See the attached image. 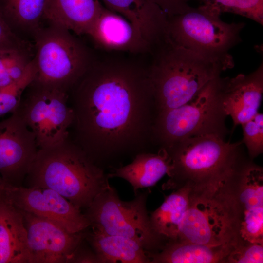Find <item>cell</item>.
<instances>
[{
	"label": "cell",
	"mask_w": 263,
	"mask_h": 263,
	"mask_svg": "<svg viewBox=\"0 0 263 263\" xmlns=\"http://www.w3.org/2000/svg\"><path fill=\"white\" fill-rule=\"evenodd\" d=\"M228 263H263V244H237L230 254Z\"/></svg>",
	"instance_id": "29"
},
{
	"label": "cell",
	"mask_w": 263,
	"mask_h": 263,
	"mask_svg": "<svg viewBox=\"0 0 263 263\" xmlns=\"http://www.w3.org/2000/svg\"><path fill=\"white\" fill-rule=\"evenodd\" d=\"M85 239L100 263H150L147 252L135 241L123 236L105 234L92 229Z\"/></svg>",
	"instance_id": "22"
},
{
	"label": "cell",
	"mask_w": 263,
	"mask_h": 263,
	"mask_svg": "<svg viewBox=\"0 0 263 263\" xmlns=\"http://www.w3.org/2000/svg\"><path fill=\"white\" fill-rule=\"evenodd\" d=\"M176 240L209 245L236 242L225 192L213 196L191 194Z\"/></svg>",
	"instance_id": "11"
},
{
	"label": "cell",
	"mask_w": 263,
	"mask_h": 263,
	"mask_svg": "<svg viewBox=\"0 0 263 263\" xmlns=\"http://www.w3.org/2000/svg\"><path fill=\"white\" fill-rule=\"evenodd\" d=\"M152 55L149 66L156 114L188 102L210 81L234 65L232 56L210 57L169 40Z\"/></svg>",
	"instance_id": "4"
},
{
	"label": "cell",
	"mask_w": 263,
	"mask_h": 263,
	"mask_svg": "<svg viewBox=\"0 0 263 263\" xmlns=\"http://www.w3.org/2000/svg\"><path fill=\"white\" fill-rule=\"evenodd\" d=\"M239 141L231 143L214 134L188 137L165 148L170 159L164 189L189 187L191 193L213 196L228 188L248 163Z\"/></svg>",
	"instance_id": "2"
},
{
	"label": "cell",
	"mask_w": 263,
	"mask_h": 263,
	"mask_svg": "<svg viewBox=\"0 0 263 263\" xmlns=\"http://www.w3.org/2000/svg\"><path fill=\"white\" fill-rule=\"evenodd\" d=\"M213 12L220 15L231 13L263 25V0H198Z\"/></svg>",
	"instance_id": "25"
},
{
	"label": "cell",
	"mask_w": 263,
	"mask_h": 263,
	"mask_svg": "<svg viewBox=\"0 0 263 263\" xmlns=\"http://www.w3.org/2000/svg\"><path fill=\"white\" fill-rule=\"evenodd\" d=\"M191 189L183 186L167 196L150 216L153 230L168 241L177 239L179 228L188 207Z\"/></svg>",
	"instance_id": "23"
},
{
	"label": "cell",
	"mask_w": 263,
	"mask_h": 263,
	"mask_svg": "<svg viewBox=\"0 0 263 263\" xmlns=\"http://www.w3.org/2000/svg\"><path fill=\"white\" fill-rule=\"evenodd\" d=\"M31 52L15 49L0 50V87L19 80L32 59Z\"/></svg>",
	"instance_id": "26"
},
{
	"label": "cell",
	"mask_w": 263,
	"mask_h": 263,
	"mask_svg": "<svg viewBox=\"0 0 263 263\" xmlns=\"http://www.w3.org/2000/svg\"><path fill=\"white\" fill-rule=\"evenodd\" d=\"M226 192L233 232L237 244H263V171L248 164Z\"/></svg>",
	"instance_id": "10"
},
{
	"label": "cell",
	"mask_w": 263,
	"mask_h": 263,
	"mask_svg": "<svg viewBox=\"0 0 263 263\" xmlns=\"http://www.w3.org/2000/svg\"><path fill=\"white\" fill-rule=\"evenodd\" d=\"M79 244L68 259L67 263H100L95 252L84 244Z\"/></svg>",
	"instance_id": "32"
},
{
	"label": "cell",
	"mask_w": 263,
	"mask_h": 263,
	"mask_svg": "<svg viewBox=\"0 0 263 263\" xmlns=\"http://www.w3.org/2000/svg\"><path fill=\"white\" fill-rule=\"evenodd\" d=\"M38 150L34 135L16 113L0 121V176L4 182L22 186Z\"/></svg>",
	"instance_id": "13"
},
{
	"label": "cell",
	"mask_w": 263,
	"mask_h": 263,
	"mask_svg": "<svg viewBox=\"0 0 263 263\" xmlns=\"http://www.w3.org/2000/svg\"><path fill=\"white\" fill-rule=\"evenodd\" d=\"M263 93V63L248 75L239 74L233 78L222 77L223 108L231 116L232 131L258 113Z\"/></svg>",
	"instance_id": "16"
},
{
	"label": "cell",
	"mask_w": 263,
	"mask_h": 263,
	"mask_svg": "<svg viewBox=\"0 0 263 263\" xmlns=\"http://www.w3.org/2000/svg\"><path fill=\"white\" fill-rule=\"evenodd\" d=\"M36 75V69L32 59L19 80L9 85L0 87V117L16 111L24 92L34 80Z\"/></svg>",
	"instance_id": "27"
},
{
	"label": "cell",
	"mask_w": 263,
	"mask_h": 263,
	"mask_svg": "<svg viewBox=\"0 0 263 263\" xmlns=\"http://www.w3.org/2000/svg\"><path fill=\"white\" fill-rule=\"evenodd\" d=\"M106 7L129 20L153 49L167 39L168 17L147 0H101Z\"/></svg>",
	"instance_id": "18"
},
{
	"label": "cell",
	"mask_w": 263,
	"mask_h": 263,
	"mask_svg": "<svg viewBox=\"0 0 263 263\" xmlns=\"http://www.w3.org/2000/svg\"><path fill=\"white\" fill-rule=\"evenodd\" d=\"M171 169L170 159L166 149L159 148L157 153L141 152L132 162L112 169L109 178L118 177L128 182L136 195L141 188L154 186Z\"/></svg>",
	"instance_id": "19"
},
{
	"label": "cell",
	"mask_w": 263,
	"mask_h": 263,
	"mask_svg": "<svg viewBox=\"0 0 263 263\" xmlns=\"http://www.w3.org/2000/svg\"><path fill=\"white\" fill-rule=\"evenodd\" d=\"M9 49L31 51L30 44L11 29L0 13V50Z\"/></svg>",
	"instance_id": "30"
},
{
	"label": "cell",
	"mask_w": 263,
	"mask_h": 263,
	"mask_svg": "<svg viewBox=\"0 0 263 263\" xmlns=\"http://www.w3.org/2000/svg\"><path fill=\"white\" fill-rule=\"evenodd\" d=\"M34 135L38 149L59 143L69 137L73 113L68 92L33 80L15 112Z\"/></svg>",
	"instance_id": "9"
},
{
	"label": "cell",
	"mask_w": 263,
	"mask_h": 263,
	"mask_svg": "<svg viewBox=\"0 0 263 263\" xmlns=\"http://www.w3.org/2000/svg\"><path fill=\"white\" fill-rule=\"evenodd\" d=\"M109 179L68 137L38 149L24 182L25 187L52 189L81 209L110 185Z\"/></svg>",
	"instance_id": "3"
},
{
	"label": "cell",
	"mask_w": 263,
	"mask_h": 263,
	"mask_svg": "<svg viewBox=\"0 0 263 263\" xmlns=\"http://www.w3.org/2000/svg\"><path fill=\"white\" fill-rule=\"evenodd\" d=\"M21 211L27 233L29 263H67L85 239V231L71 233L54 222Z\"/></svg>",
	"instance_id": "14"
},
{
	"label": "cell",
	"mask_w": 263,
	"mask_h": 263,
	"mask_svg": "<svg viewBox=\"0 0 263 263\" xmlns=\"http://www.w3.org/2000/svg\"><path fill=\"white\" fill-rule=\"evenodd\" d=\"M68 102L69 138L104 169L154 145L149 65L118 57L94 60L69 91Z\"/></svg>",
	"instance_id": "1"
},
{
	"label": "cell",
	"mask_w": 263,
	"mask_h": 263,
	"mask_svg": "<svg viewBox=\"0 0 263 263\" xmlns=\"http://www.w3.org/2000/svg\"><path fill=\"white\" fill-rule=\"evenodd\" d=\"M201 5L168 18L167 37L176 45L213 58L232 56L229 51L242 41L243 22L228 23Z\"/></svg>",
	"instance_id": "8"
},
{
	"label": "cell",
	"mask_w": 263,
	"mask_h": 263,
	"mask_svg": "<svg viewBox=\"0 0 263 263\" xmlns=\"http://www.w3.org/2000/svg\"><path fill=\"white\" fill-rule=\"evenodd\" d=\"M243 139L242 141L253 159L263 151V114L258 113L253 117L242 125Z\"/></svg>",
	"instance_id": "28"
},
{
	"label": "cell",
	"mask_w": 263,
	"mask_h": 263,
	"mask_svg": "<svg viewBox=\"0 0 263 263\" xmlns=\"http://www.w3.org/2000/svg\"><path fill=\"white\" fill-rule=\"evenodd\" d=\"M48 0H0V13L15 33L22 29L33 33L42 26Z\"/></svg>",
	"instance_id": "24"
},
{
	"label": "cell",
	"mask_w": 263,
	"mask_h": 263,
	"mask_svg": "<svg viewBox=\"0 0 263 263\" xmlns=\"http://www.w3.org/2000/svg\"><path fill=\"white\" fill-rule=\"evenodd\" d=\"M33 35L34 80L69 92L94 61L91 53L70 31L54 24L41 26Z\"/></svg>",
	"instance_id": "6"
},
{
	"label": "cell",
	"mask_w": 263,
	"mask_h": 263,
	"mask_svg": "<svg viewBox=\"0 0 263 263\" xmlns=\"http://www.w3.org/2000/svg\"><path fill=\"white\" fill-rule=\"evenodd\" d=\"M3 182V181L1 177V176H0V186H1V185L2 184Z\"/></svg>",
	"instance_id": "33"
},
{
	"label": "cell",
	"mask_w": 263,
	"mask_h": 263,
	"mask_svg": "<svg viewBox=\"0 0 263 263\" xmlns=\"http://www.w3.org/2000/svg\"><path fill=\"white\" fill-rule=\"evenodd\" d=\"M158 6L167 15L168 18L184 13L190 6L191 0H147Z\"/></svg>",
	"instance_id": "31"
},
{
	"label": "cell",
	"mask_w": 263,
	"mask_h": 263,
	"mask_svg": "<svg viewBox=\"0 0 263 263\" xmlns=\"http://www.w3.org/2000/svg\"><path fill=\"white\" fill-rule=\"evenodd\" d=\"M222 82L219 76L188 102L157 113L152 129L154 145L166 148L183 139L207 134L224 138L229 132L222 103Z\"/></svg>",
	"instance_id": "5"
},
{
	"label": "cell",
	"mask_w": 263,
	"mask_h": 263,
	"mask_svg": "<svg viewBox=\"0 0 263 263\" xmlns=\"http://www.w3.org/2000/svg\"><path fill=\"white\" fill-rule=\"evenodd\" d=\"M236 245L235 242L209 245L175 240L167 242L160 251L148 255L150 263H227Z\"/></svg>",
	"instance_id": "20"
},
{
	"label": "cell",
	"mask_w": 263,
	"mask_h": 263,
	"mask_svg": "<svg viewBox=\"0 0 263 263\" xmlns=\"http://www.w3.org/2000/svg\"><path fill=\"white\" fill-rule=\"evenodd\" d=\"M0 263H29L23 215L4 182L0 186Z\"/></svg>",
	"instance_id": "17"
},
{
	"label": "cell",
	"mask_w": 263,
	"mask_h": 263,
	"mask_svg": "<svg viewBox=\"0 0 263 263\" xmlns=\"http://www.w3.org/2000/svg\"><path fill=\"white\" fill-rule=\"evenodd\" d=\"M103 7L100 0H49L45 19L76 35H86Z\"/></svg>",
	"instance_id": "21"
},
{
	"label": "cell",
	"mask_w": 263,
	"mask_h": 263,
	"mask_svg": "<svg viewBox=\"0 0 263 263\" xmlns=\"http://www.w3.org/2000/svg\"><path fill=\"white\" fill-rule=\"evenodd\" d=\"M5 184L12 201L20 210L54 222L71 233L82 232L90 226L81 209L57 192Z\"/></svg>",
	"instance_id": "12"
},
{
	"label": "cell",
	"mask_w": 263,
	"mask_h": 263,
	"mask_svg": "<svg viewBox=\"0 0 263 263\" xmlns=\"http://www.w3.org/2000/svg\"><path fill=\"white\" fill-rule=\"evenodd\" d=\"M135 195L132 200L123 201L109 185L94 198L84 214L92 229L132 239L147 253H157L168 241L152 227L146 208L148 193Z\"/></svg>",
	"instance_id": "7"
},
{
	"label": "cell",
	"mask_w": 263,
	"mask_h": 263,
	"mask_svg": "<svg viewBox=\"0 0 263 263\" xmlns=\"http://www.w3.org/2000/svg\"><path fill=\"white\" fill-rule=\"evenodd\" d=\"M86 35L97 47L108 51L136 54L154 51L133 24L104 6Z\"/></svg>",
	"instance_id": "15"
}]
</instances>
